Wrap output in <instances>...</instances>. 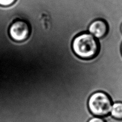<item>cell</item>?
<instances>
[{"label":"cell","mask_w":122,"mask_h":122,"mask_svg":"<svg viewBox=\"0 0 122 122\" xmlns=\"http://www.w3.org/2000/svg\"><path fill=\"white\" fill-rule=\"evenodd\" d=\"M17 0H0V6L9 7L13 5Z\"/></svg>","instance_id":"obj_6"},{"label":"cell","mask_w":122,"mask_h":122,"mask_svg":"<svg viewBox=\"0 0 122 122\" xmlns=\"http://www.w3.org/2000/svg\"><path fill=\"white\" fill-rule=\"evenodd\" d=\"M112 102L110 97L103 92H96L89 97L88 107L94 116L104 117L110 115Z\"/></svg>","instance_id":"obj_2"},{"label":"cell","mask_w":122,"mask_h":122,"mask_svg":"<svg viewBox=\"0 0 122 122\" xmlns=\"http://www.w3.org/2000/svg\"><path fill=\"white\" fill-rule=\"evenodd\" d=\"M121 53H122V44L121 45Z\"/></svg>","instance_id":"obj_8"},{"label":"cell","mask_w":122,"mask_h":122,"mask_svg":"<svg viewBox=\"0 0 122 122\" xmlns=\"http://www.w3.org/2000/svg\"><path fill=\"white\" fill-rule=\"evenodd\" d=\"M9 36L16 42H23L28 40L31 34V28L27 21L16 19L9 28Z\"/></svg>","instance_id":"obj_3"},{"label":"cell","mask_w":122,"mask_h":122,"mask_svg":"<svg viewBox=\"0 0 122 122\" xmlns=\"http://www.w3.org/2000/svg\"><path fill=\"white\" fill-rule=\"evenodd\" d=\"M121 30L122 31V24H121Z\"/></svg>","instance_id":"obj_9"},{"label":"cell","mask_w":122,"mask_h":122,"mask_svg":"<svg viewBox=\"0 0 122 122\" xmlns=\"http://www.w3.org/2000/svg\"><path fill=\"white\" fill-rule=\"evenodd\" d=\"M110 115L117 120H122V102H115L112 103Z\"/></svg>","instance_id":"obj_5"},{"label":"cell","mask_w":122,"mask_h":122,"mask_svg":"<svg viewBox=\"0 0 122 122\" xmlns=\"http://www.w3.org/2000/svg\"><path fill=\"white\" fill-rule=\"evenodd\" d=\"M88 32L97 39L104 38L108 33L109 26L105 20L97 19L93 20L88 28Z\"/></svg>","instance_id":"obj_4"},{"label":"cell","mask_w":122,"mask_h":122,"mask_svg":"<svg viewBox=\"0 0 122 122\" xmlns=\"http://www.w3.org/2000/svg\"><path fill=\"white\" fill-rule=\"evenodd\" d=\"M72 49L75 55L81 59L91 60L99 54L100 42L89 33H81L74 37Z\"/></svg>","instance_id":"obj_1"},{"label":"cell","mask_w":122,"mask_h":122,"mask_svg":"<svg viewBox=\"0 0 122 122\" xmlns=\"http://www.w3.org/2000/svg\"><path fill=\"white\" fill-rule=\"evenodd\" d=\"M88 122H106V121L103 117L94 116L92 118L89 119Z\"/></svg>","instance_id":"obj_7"}]
</instances>
